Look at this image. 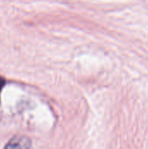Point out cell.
<instances>
[{"label":"cell","mask_w":148,"mask_h":149,"mask_svg":"<svg viewBox=\"0 0 148 149\" xmlns=\"http://www.w3.org/2000/svg\"><path fill=\"white\" fill-rule=\"evenodd\" d=\"M31 140L25 135H16L11 138L4 147V149H30Z\"/></svg>","instance_id":"cell-1"},{"label":"cell","mask_w":148,"mask_h":149,"mask_svg":"<svg viewBox=\"0 0 148 149\" xmlns=\"http://www.w3.org/2000/svg\"><path fill=\"white\" fill-rule=\"evenodd\" d=\"M4 84H5V81L3 80V79L0 78V91L2 90V88H3V86H4Z\"/></svg>","instance_id":"cell-2"}]
</instances>
